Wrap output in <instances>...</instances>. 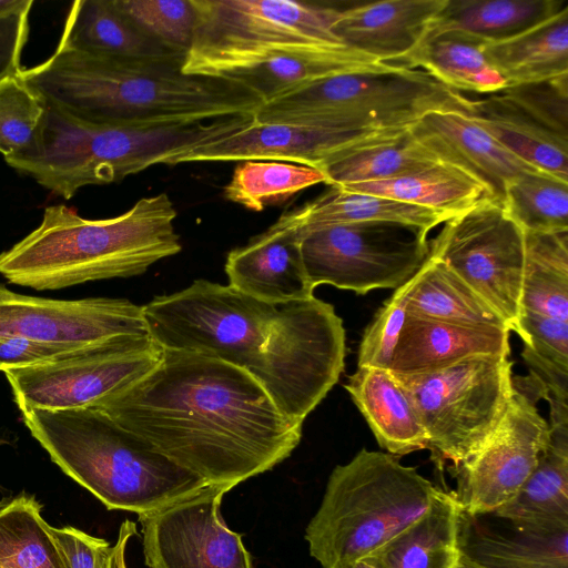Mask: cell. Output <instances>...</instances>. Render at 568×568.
I'll use <instances>...</instances> for the list:
<instances>
[{"instance_id": "f546056e", "label": "cell", "mask_w": 568, "mask_h": 568, "mask_svg": "<svg viewBox=\"0 0 568 568\" xmlns=\"http://www.w3.org/2000/svg\"><path fill=\"white\" fill-rule=\"evenodd\" d=\"M485 54L506 88L567 75L568 4L511 38L487 42Z\"/></svg>"}, {"instance_id": "ac0fdd59", "label": "cell", "mask_w": 568, "mask_h": 568, "mask_svg": "<svg viewBox=\"0 0 568 568\" xmlns=\"http://www.w3.org/2000/svg\"><path fill=\"white\" fill-rule=\"evenodd\" d=\"M372 132L375 131L260 123L254 118L241 131L176 158L173 165L195 162L277 161L320 170L336 152Z\"/></svg>"}, {"instance_id": "f5cc1de1", "label": "cell", "mask_w": 568, "mask_h": 568, "mask_svg": "<svg viewBox=\"0 0 568 568\" xmlns=\"http://www.w3.org/2000/svg\"><path fill=\"white\" fill-rule=\"evenodd\" d=\"M456 568H480V567L478 565H476L474 561H471L468 557H466L462 552Z\"/></svg>"}, {"instance_id": "8fae6325", "label": "cell", "mask_w": 568, "mask_h": 568, "mask_svg": "<svg viewBox=\"0 0 568 568\" xmlns=\"http://www.w3.org/2000/svg\"><path fill=\"white\" fill-rule=\"evenodd\" d=\"M345 355L342 318L332 304L312 296L277 305L253 377L287 419L303 425L338 382Z\"/></svg>"}, {"instance_id": "f6af8a7d", "label": "cell", "mask_w": 568, "mask_h": 568, "mask_svg": "<svg viewBox=\"0 0 568 568\" xmlns=\"http://www.w3.org/2000/svg\"><path fill=\"white\" fill-rule=\"evenodd\" d=\"M518 335L537 355L568 368V322L523 311Z\"/></svg>"}, {"instance_id": "d4e9b609", "label": "cell", "mask_w": 568, "mask_h": 568, "mask_svg": "<svg viewBox=\"0 0 568 568\" xmlns=\"http://www.w3.org/2000/svg\"><path fill=\"white\" fill-rule=\"evenodd\" d=\"M378 445L403 456L427 449L428 437L396 377L387 369L357 367L344 385Z\"/></svg>"}, {"instance_id": "f907efd6", "label": "cell", "mask_w": 568, "mask_h": 568, "mask_svg": "<svg viewBox=\"0 0 568 568\" xmlns=\"http://www.w3.org/2000/svg\"><path fill=\"white\" fill-rule=\"evenodd\" d=\"M348 568H384L381 557L374 552L352 564Z\"/></svg>"}, {"instance_id": "ba28073f", "label": "cell", "mask_w": 568, "mask_h": 568, "mask_svg": "<svg viewBox=\"0 0 568 568\" xmlns=\"http://www.w3.org/2000/svg\"><path fill=\"white\" fill-rule=\"evenodd\" d=\"M468 99L423 70L394 64L317 81L262 104L254 118L260 123L385 131L413 126L432 111L468 114Z\"/></svg>"}, {"instance_id": "30bf717a", "label": "cell", "mask_w": 568, "mask_h": 568, "mask_svg": "<svg viewBox=\"0 0 568 568\" xmlns=\"http://www.w3.org/2000/svg\"><path fill=\"white\" fill-rule=\"evenodd\" d=\"M509 356H476L446 368L394 375L427 434L432 458L453 465L476 452L503 418L513 393Z\"/></svg>"}, {"instance_id": "816d5d0a", "label": "cell", "mask_w": 568, "mask_h": 568, "mask_svg": "<svg viewBox=\"0 0 568 568\" xmlns=\"http://www.w3.org/2000/svg\"><path fill=\"white\" fill-rule=\"evenodd\" d=\"M29 2L30 0H0V14L22 8Z\"/></svg>"}, {"instance_id": "ab89813d", "label": "cell", "mask_w": 568, "mask_h": 568, "mask_svg": "<svg viewBox=\"0 0 568 568\" xmlns=\"http://www.w3.org/2000/svg\"><path fill=\"white\" fill-rule=\"evenodd\" d=\"M501 204L524 232L568 231V181L542 170L508 182Z\"/></svg>"}, {"instance_id": "6da1fadb", "label": "cell", "mask_w": 568, "mask_h": 568, "mask_svg": "<svg viewBox=\"0 0 568 568\" xmlns=\"http://www.w3.org/2000/svg\"><path fill=\"white\" fill-rule=\"evenodd\" d=\"M91 407L209 485L272 469L302 437L246 369L192 352L163 349L151 372Z\"/></svg>"}, {"instance_id": "8d00e7d4", "label": "cell", "mask_w": 568, "mask_h": 568, "mask_svg": "<svg viewBox=\"0 0 568 568\" xmlns=\"http://www.w3.org/2000/svg\"><path fill=\"white\" fill-rule=\"evenodd\" d=\"M524 233L520 312L568 322V231Z\"/></svg>"}, {"instance_id": "ee69618b", "label": "cell", "mask_w": 568, "mask_h": 568, "mask_svg": "<svg viewBox=\"0 0 568 568\" xmlns=\"http://www.w3.org/2000/svg\"><path fill=\"white\" fill-rule=\"evenodd\" d=\"M404 315V304L395 290L364 331L358 347L357 367L389 369Z\"/></svg>"}, {"instance_id": "7a4b0ae2", "label": "cell", "mask_w": 568, "mask_h": 568, "mask_svg": "<svg viewBox=\"0 0 568 568\" xmlns=\"http://www.w3.org/2000/svg\"><path fill=\"white\" fill-rule=\"evenodd\" d=\"M20 77L45 101L94 123L162 126L255 115L262 100L240 83L187 75L182 63L123 60L57 47Z\"/></svg>"}, {"instance_id": "f35d334b", "label": "cell", "mask_w": 568, "mask_h": 568, "mask_svg": "<svg viewBox=\"0 0 568 568\" xmlns=\"http://www.w3.org/2000/svg\"><path fill=\"white\" fill-rule=\"evenodd\" d=\"M325 181L324 173L311 166L277 161H243L224 186V196L250 211L261 212L272 203Z\"/></svg>"}, {"instance_id": "83f0119b", "label": "cell", "mask_w": 568, "mask_h": 568, "mask_svg": "<svg viewBox=\"0 0 568 568\" xmlns=\"http://www.w3.org/2000/svg\"><path fill=\"white\" fill-rule=\"evenodd\" d=\"M468 116L513 154L568 181V139L549 130L500 92L468 99Z\"/></svg>"}, {"instance_id": "4fadbf2b", "label": "cell", "mask_w": 568, "mask_h": 568, "mask_svg": "<svg viewBox=\"0 0 568 568\" xmlns=\"http://www.w3.org/2000/svg\"><path fill=\"white\" fill-rule=\"evenodd\" d=\"M429 256L444 262L518 334L525 233L501 203L483 199L443 223Z\"/></svg>"}, {"instance_id": "7bdbcfd3", "label": "cell", "mask_w": 568, "mask_h": 568, "mask_svg": "<svg viewBox=\"0 0 568 568\" xmlns=\"http://www.w3.org/2000/svg\"><path fill=\"white\" fill-rule=\"evenodd\" d=\"M558 135L568 139V74L499 91Z\"/></svg>"}, {"instance_id": "44dd1931", "label": "cell", "mask_w": 568, "mask_h": 568, "mask_svg": "<svg viewBox=\"0 0 568 568\" xmlns=\"http://www.w3.org/2000/svg\"><path fill=\"white\" fill-rule=\"evenodd\" d=\"M447 0H381L341 9L333 32L341 42L398 64L424 40Z\"/></svg>"}, {"instance_id": "681fc988", "label": "cell", "mask_w": 568, "mask_h": 568, "mask_svg": "<svg viewBox=\"0 0 568 568\" xmlns=\"http://www.w3.org/2000/svg\"><path fill=\"white\" fill-rule=\"evenodd\" d=\"M136 532L135 524L125 519L119 529L115 544L112 546L110 568H128L125 561V549L130 538Z\"/></svg>"}, {"instance_id": "cb8c5ba5", "label": "cell", "mask_w": 568, "mask_h": 568, "mask_svg": "<svg viewBox=\"0 0 568 568\" xmlns=\"http://www.w3.org/2000/svg\"><path fill=\"white\" fill-rule=\"evenodd\" d=\"M87 53L144 62H184L185 52L140 30L114 0H78L71 4L58 43Z\"/></svg>"}, {"instance_id": "9c48e42d", "label": "cell", "mask_w": 568, "mask_h": 568, "mask_svg": "<svg viewBox=\"0 0 568 568\" xmlns=\"http://www.w3.org/2000/svg\"><path fill=\"white\" fill-rule=\"evenodd\" d=\"M142 311L150 337L162 349L211 356L253 376L277 305L201 278L182 291L155 296Z\"/></svg>"}, {"instance_id": "8992f818", "label": "cell", "mask_w": 568, "mask_h": 568, "mask_svg": "<svg viewBox=\"0 0 568 568\" xmlns=\"http://www.w3.org/2000/svg\"><path fill=\"white\" fill-rule=\"evenodd\" d=\"M437 490L397 456L361 449L328 477L305 529L311 556L322 568H348L422 517Z\"/></svg>"}, {"instance_id": "d6a6232c", "label": "cell", "mask_w": 568, "mask_h": 568, "mask_svg": "<svg viewBox=\"0 0 568 568\" xmlns=\"http://www.w3.org/2000/svg\"><path fill=\"white\" fill-rule=\"evenodd\" d=\"M487 42L460 32L445 31L427 37L398 64L427 72L457 92L491 94L506 88L485 54Z\"/></svg>"}, {"instance_id": "836d02e7", "label": "cell", "mask_w": 568, "mask_h": 568, "mask_svg": "<svg viewBox=\"0 0 568 568\" xmlns=\"http://www.w3.org/2000/svg\"><path fill=\"white\" fill-rule=\"evenodd\" d=\"M339 189L426 207L449 219L483 199H490L486 187L474 176L443 161L392 179Z\"/></svg>"}, {"instance_id": "f1b7e54d", "label": "cell", "mask_w": 568, "mask_h": 568, "mask_svg": "<svg viewBox=\"0 0 568 568\" xmlns=\"http://www.w3.org/2000/svg\"><path fill=\"white\" fill-rule=\"evenodd\" d=\"M394 65L348 47L296 52L276 57L251 70L227 77L255 93L263 104L288 95L317 81Z\"/></svg>"}, {"instance_id": "3957f363", "label": "cell", "mask_w": 568, "mask_h": 568, "mask_svg": "<svg viewBox=\"0 0 568 568\" xmlns=\"http://www.w3.org/2000/svg\"><path fill=\"white\" fill-rule=\"evenodd\" d=\"M176 216L166 193L141 197L124 213L103 220L51 205L37 229L0 254V274L37 291L136 276L182 250Z\"/></svg>"}, {"instance_id": "74e56055", "label": "cell", "mask_w": 568, "mask_h": 568, "mask_svg": "<svg viewBox=\"0 0 568 568\" xmlns=\"http://www.w3.org/2000/svg\"><path fill=\"white\" fill-rule=\"evenodd\" d=\"M41 511L26 491L0 500V568H69Z\"/></svg>"}, {"instance_id": "7c38bea8", "label": "cell", "mask_w": 568, "mask_h": 568, "mask_svg": "<svg viewBox=\"0 0 568 568\" xmlns=\"http://www.w3.org/2000/svg\"><path fill=\"white\" fill-rule=\"evenodd\" d=\"M428 232L390 222L337 224L302 236L311 285L366 294L405 285L429 256Z\"/></svg>"}, {"instance_id": "db71d44e", "label": "cell", "mask_w": 568, "mask_h": 568, "mask_svg": "<svg viewBox=\"0 0 568 568\" xmlns=\"http://www.w3.org/2000/svg\"><path fill=\"white\" fill-rule=\"evenodd\" d=\"M8 443V438L0 433V446L6 445Z\"/></svg>"}, {"instance_id": "e575fe53", "label": "cell", "mask_w": 568, "mask_h": 568, "mask_svg": "<svg viewBox=\"0 0 568 568\" xmlns=\"http://www.w3.org/2000/svg\"><path fill=\"white\" fill-rule=\"evenodd\" d=\"M565 6L558 0H447L425 38L460 31L486 42L501 41L548 19Z\"/></svg>"}, {"instance_id": "484cf974", "label": "cell", "mask_w": 568, "mask_h": 568, "mask_svg": "<svg viewBox=\"0 0 568 568\" xmlns=\"http://www.w3.org/2000/svg\"><path fill=\"white\" fill-rule=\"evenodd\" d=\"M440 162L412 126L375 131L332 155L322 166L325 184L343 187L383 181Z\"/></svg>"}, {"instance_id": "bcb514c9", "label": "cell", "mask_w": 568, "mask_h": 568, "mask_svg": "<svg viewBox=\"0 0 568 568\" xmlns=\"http://www.w3.org/2000/svg\"><path fill=\"white\" fill-rule=\"evenodd\" d=\"M51 534L69 568H110L112 546L106 540L71 526L51 527Z\"/></svg>"}, {"instance_id": "2e32d148", "label": "cell", "mask_w": 568, "mask_h": 568, "mask_svg": "<svg viewBox=\"0 0 568 568\" xmlns=\"http://www.w3.org/2000/svg\"><path fill=\"white\" fill-rule=\"evenodd\" d=\"M233 487L206 485L163 508L139 515L149 568H253L242 536L221 516Z\"/></svg>"}, {"instance_id": "52a82bcc", "label": "cell", "mask_w": 568, "mask_h": 568, "mask_svg": "<svg viewBox=\"0 0 568 568\" xmlns=\"http://www.w3.org/2000/svg\"><path fill=\"white\" fill-rule=\"evenodd\" d=\"M193 37L182 72L221 78L296 52L346 47L333 32L341 9L293 0H191Z\"/></svg>"}, {"instance_id": "5b68a950", "label": "cell", "mask_w": 568, "mask_h": 568, "mask_svg": "<svg viewBox=\"0 0 568 568\" xmlns=\"http://www.w3.org/2000/svg\"><path fill=\"white\" fill-rule=\"evenodd\" d=\"M45 102L34 146L4 160L64 200L88 185L118 182L158 164L173 165L176 158L254 121V115H239L162 126L104 124L79 119Z\"/></svg>"}, {"instance_id": "1f68e13d", "label": "cell", "mask_w": 568, "mask_h": 568, "mask_svg": "<svg viewBox=\"0 0 568 568\" xmlns=\"http://www.w3.org/2000/svg\"><path fill=\"white\" fill-rule=\"evenodd\" d=\"M462 517L453 494L438 489L428 510L376 551L383 567L456 568Z\"/></svg>"}, {"instance_id": "277c9868", "label": "cell", "mask_w": 568, "mask_h": 568, "mask_svg": "<svg viewBox=\"0 0 568 568\" xmlns=\"http://www.w3.org/2000/svg\"><path fill=\"white\" fill-rule=\"evenodd\" d=\"M20 412L51 460L110 510L150 513L209 485L99 409Z\"/></svg>"}, {"instance_id": "4dcf8cb0", "label": "cell", "mask_w": 568, "mask_h": 568, "mask_svg": "<svg viewBox=\"0 0 568 568\" xmlns=\"http://www.w3.org/2000/svg\"><path fill=\"white\" fill-rule=\"evenodd\" d=\"M397 291L405 311L413 315L462 326L509 331L490 305L435 257L428 256L415 276Z\"/></svg>"}, {"instance_id": "e0dca14e", "label": "cell", "mask_w": 568, "mask_h": 568, "mask_svg": "<svg viewBox=\"0 0 568 568\" xmlns=\"http://www.w3.org/2000/svg\"><path fill=\"white\" fill-rule=\"evenodd\" d=\"M122 335H149L142 305L113 297L50 300L0 286V337L90 345Z\"/></svg>"}, {"instance_id": "9a60e30c", "label": "cell", "mask_w": 568, "mask_h": 568, "mask_svg": "<svg viewBox=\"0 0 568 568\" xmlns=\"http://www.w3.org/2000/svg\"><path fill=\"white\" fill-rule=\"evenodd\" d=\"M539 398L523 377L513 376L511 397L496 429L453 465V496L466 515L493 514L516 496L534 470L549 436V424L536 406Z\"/></svg>"}, {"instance_id": "d6986e66", "label": "cell", "mask_w": 568, "mask_h": 568, "mask_svg": "<svg viewBox=\"0 0 568 568\" xmlns=\"http://www.w3.org/2000/svg\"><path fill=\"white\" fill-rule=\"evenodd\" d=\"M412 129L440 161L474 176L499 203L510 180L539 170L513 154L463 112L432 111Z\"/></svg>"}, {"instance_id": "d590c367", "label": "cell", "mask_w": 568, "mask_h": 568, "mask_svg": "<svg viewBox=\"0 0 568 568\" xmlns=\"http://www.w3.org/2000/svg\"><path fill=\"white\" fill-rule=\"evenodd\" d=\"M493 514L510 521L568 523V424L549 425L534 470L516 496Z\"/></svg>"}, {"instance_id": "c3c4849f", "label": "cell", "mask_w": 568, "mask_h": 568, "mask_svg": "<svg viewBox=\"0 0 568 568\" xmlns=\"http://www.w3.org/2000/svg\"><path fill=\"white\" fill-rule=\"evenodd\" d=\"M33 1L0 14V81L20 73V59L29 33V13Z\"/></svg>"}, {"instance_id": "7dc6e473", "label": "cell", "mask_w": 568, "mask_h": 568, "mask_svg": "<svg viewBox=\"0 0 568 568\" xmlns=\"http://www.w3.org/2000/svg\"><path fill=\"white\" fill-rule=\"evenodd\" d=\"M84 346L88 345L51 344L19 336H2L0 337V371L7 372L47 363Z\"/></svg>"}, {"instance_id": "603a6c76", "label": "cell", "mask_w": 568, "mask_h": 568, "mask_svg": "<svg viewBox=\"0 0 568 568\" xmlns=\"http://www.w3.org/2000/svg\"><path fill=\"white\" fill-rule=\"evenodd\" d=\"M508 521L504 534L463 511L462 552L480 568H568V523Z\"/></svg>"}, {"instance_id": "7402d4cb", "label": "cell", "mask_w": 568, "mask_h": 568, "mask_svg": "<svg viewBox=\"0 0 568 568\" xmlns=\"http://www.w3.org/2000/svg\"><path fill=\"white\" fill-rule=\"evenodd\" d=\"M509 354L508 329L462 326L405 311L388 371L394 375H416L470 357Z\"/></svg>"}, {"instance_id": "60d3db41", "label": "cell", "mask_w": 568, "mask_h": 568, "mask_svg": "<svg viewBox=\"0 0 568 568\" xmlns=\"http://www.w3.org/2000/svg\"><path fill=\"white\" fill-rule=\"evenodd\" d=\"M45 111V100L20 73L0 81V153L4 159L34 146Z\"/></svg>"}, {"instance_id": "b9f144b4", "label": "cell", "mask_w": 568, "mask_h": 568, "mask_svg": "<svg viewBox=\"0 0 568 568\" xmlns=\"http://www.w3.org/2000/svg\"><path fill=\"white\" fill-rule=\"evenodd\" d=\"M116 7L144 33L187 52L193 37L191 0H114Z\"/></svg>"}, {"instance_id": "4316f807", "label": "cell", "mask_w": 568, "mask_h": 568, "mask_svg": "<svg viewBox=\"0 0 568 568\" xmlns=\"http://www.w3.org/2000/svg\"><path fill=\"white\" fill-rule=\"evenodd\" d=\"M449 217L440 212L368 193L329 186L322 195L284 212L277 223L295 230L302 237L308 232L348 223L390 222L416 226L426 232Z\"/></svg>"}, {"instance_id": "ffe728a7", "label": "cell", "mask_w": 568, "mask_h": 568, "mask_svg": "<svg viewBox=\"0 0 568 568\" xmlns=\"http://www.w3.org/2000/svg\"><path fill=\"white\" fill-rule=\"evenodd\" d=\"M302 237L275 222L246 245L229 252V285L261 302L281 305L314 296L302 258Z\"/></svg>"}, {"instance_id": "5bb4252c", "label": "cell", "mask_w": 568, "mask_h": 568, "mask_svg": "<svg viewBox=\"0 0 568 568\" xmlns=\"http://www.w3.org/2000/svg\"><path fill=\"white\" fill-rule=\"evenodd\" d=\"M162 353L150 335H122L4 374L20 410L91 407L145 376Z\"/></svg>"}]
</instances>
